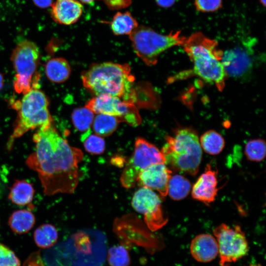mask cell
Returning <instances> with one entry per match:
<instances>
[{
  "label": "cell",
  "mask_w": 266,
  "mask_h": 266,
  "mask_svg": "<svg viewBox=\"0 0 266 266\" xmlns=\"http://www.w3.org/2000/svg\"><path fill=\"white\" fill-rule=\"evenodd\" d=\"M113 33L116 35H130L138 26L137 20L129 11L117 12L110 23Z\"/></svg>",
  "instance_id": "obj_19"
},
{
  "label": "cell",
  "mask_w": 266,
  "mask_h": 266,
  "mask_svg": "<svg viewBox=\"0 0 266 266\" xmlns=\"http://www.w3.org/2000/svg\"><path fill=\"white\" fill-rule=\"evenodd\" d=\"M213 232L218 243L221 266H228L247 254L248 242L239 225L230 228L222 223Z\"/></svg>",
  "instance_id": "obj_9"
},
{
  "label": "cell",
  "mask_w": 266,
  "mask_h": 266,
  "mask_svg": "<svg viewBox=\"0 0 266 266\" xmlns=\"http://www.w3.org/2000/svg\"><path fill=\"white\" fill-rule=\"evenodd\" d=\"M58 232L52 225L45 224L38 227L34 231L33 237L36 245L42 248L53 245L58 239Z\"/></svg>",
  "instance_id": "obj_24"
},
{
  "label": "cell",
  "mask_w": 266,
  "mask_h": 266,
  "mask_svg": "<svg viewBox=\"0 0 266 266\" xmlns=\"http://www.w3.org/2000/svg\"><path fill=\"white\" fill-rule=\"evenodd\" d=\"M82 12L83 5L77 0H56L51 5V17L60 24L70 25L76 23Z\"/></svg>",
  "instance_id": "obj_15"
},
{
  "label": "cell",
  "mask_w": 266,
  "mask_h": 266,
  "mask_svg": "<svg viewBox=\"0 0 266 266\" xmlns=\"http://www.w3.org/2000/svg\"><path fill=\"white\" fill-rule=\"evenodd\" d=\"M104 2L111 10H119L129 6L132 0H103Z\"/></svg>",
  "instance_id": "obj_31"
},
{
  "label": "cell",
  "mask_w": 266,
  "mask_h": 266,
  "mask_svg": "<svg viewBox=\"0 0 266 266\" xmlns=\"http://www.w3.org/2000/svg\"><path fill=\"white\" fill-rule=\"evenodd\" d=\"M244 152L248 160L253 162H261L265 159L266 156V142L261 138L251 139L247 142Z\"/></svg>",
  "instance_id": "obj_27"
},
{
  "label": "cell",
  "mask_w": 266,
  "mask_h": 266,
  "mask_svg": "<svg viewBox=\"0 0 266 266\" xmlns=\"http://www.w3.org/2000/svg\"><path fill=\"white\" fill-rule=\"evenodd\" d=\"M172 170L165 163L151 165L139 174L137 183L157 191L162 198L167 195L168 183L171 176Z\"/></svg>",
  "instance_id": "obj_13"
},
{
  "label": "cell",
  "mask_w": 266,
  "mask_h": 266,
  "mask_svg": "<svg viewBox=\"0 0 266 266\" xmlns=\"http://www.w3.org/2000/svg\"><path fill=\"white\" fill-rule=\"evenodd\" d=\"M81 2L86 4H89L93 2L95 0H79Z\"/></svg>",
  "instance_id": "obj_35"
},
{
  "label": "cell",
  "mask_w": 266,
  "mask_h": 266,
  "mask_svg": "<svg viewBox=\"0 0 266 266\" xmlns=\"http://www.w3.org/2000/svg\"><path fill=\"white\" fill-rule=\"evenodd\" d=\"M85 107L94 113L110 115L132 126H137L141 122V118L135 104L118 97L106 95L96 96L89 100Z\"/></svg>",
  "instance_id": "obj_10"
},
{
  "label": "cell",
  "mask_w": 266,
  "mask_h": 266,
  "mask_svg": "<svg viewBox=\"0 0 266 266\" xmlns=\"http://www.w3.org/2000/svg\"><path fill=\"white\" fill-rule=\"evenodd\" d=\"M35 221V217L31 211L21 209L14 211L11 215L8 224L14 233L22 234L31 230L33 227Z\"/></svg>",
  "instance_id": "obj_20"
},
{
  "label": "cell",
  "mask_w": 266,
  "mask_h": 266,
  "mask_svg": "<svg viewBox=\"0 0 266 266\" xmlns=\"http://www.w3.org/2000/svg\"><path fill=\"white\" fill-rule=\"evenodd\" d=\"M120 122L115 116L106 114H97L93 120V129L96 134L100 136H107L116 130Z\"/></svg>",
  "instance_id": "obj_22"
},
{
  "label": "cell",
  "mask_w": 266,
  "mask_h": 266,
  "mask_svg": "<svg viewBox=\"0 0 266 266\" xmlns=\"http://www.w3.org/2000/svg\"><path fill=\"white\" fill-rule=\"evenodd\" d=\"M156 3L163 8H169L173 6L178 0H155Z\"/></svg>",
  "instance_id": "obj_33"
},
{
  "label": "cell",
  "mask_w": 266,
  "mask_h": 266,
  "mask_svg": "<svg viewBox=\"0 0 266 266\" xmlns=\"http://www.w3.org/2000/svg\"><path fill=\"white\" fill-rule=\"evenodd\" d=\"M81 140L85 150L92 154H101L105 150L104 139L100 135L92 134L91 130L85 132L81 136Z\"/></svg>",
  "instance_id": "obj_26"
},
{
  "label": "cell",
  "mask_w": 266,
  "mask_h": 266,
  "mask_svg": "<svg viewBox=\"0 0 266 266\" xmlns=\"http://www.w3.org/2000/svg\"><path fill=\"white\" fill-rule=\"evenodd\" d=\"M250 266H261L259 265H251Z\"/></svg>",
  "instance_id": "obj_37"
},
{
  "label": "cell",
  "mask_w": 266,
  "mask_h": 266,
  "mask_svg": "<svg viewBox=\"0 0 266 266\" xmlns=\"http://www.w3.org/2000/svg\"><path fill=\"white\" fill-rule=\"evenodd\" d=\"M34 4L39 8H45L51 6L54 0H33Z\"/></svg>",
  "instance_id": "obj_32"
},
{
  "label": "cell",
  "mask_w": 266,
  "mask_h": 266,
  "mask_svg": "<svg viewBox=\"0 0 266 266\" xmlns=\"http://www.w3.org/2000/svg\"><path fill=\"white\" fill-rule=\"evenodd\" d=\"M190 249L193 257L202 263L212 261L219 253L216 238L208 233H201L195 237L191 241Z\"/></svg>",
  "instance_id": "obj_16"
},
{
  "label": "cell",
  "mask_w": 266,
  "mask_h": 266,
  "mask_svg": "<svg viewBox=\"0 0 266 266\" xmlns=\"http://www.w3.org/2000/svg\"><path fill=\"white\" fill-rule=\"evenodd\" d=\"M35 150L26 165L37 173L47 196L74 192L80 178L78 164L83 154L70 146L51 125L40 128L33 136Z\"/></svg>",
  "instance_id": "obj_1"
},
{
  "label": "cell",
  "mask_w": 266,
  "mask_h": 266,
  "mask_svg": "<svg viewBox=\"0 0 266 266\" xmlns=\"http://www.w3.org/2000/svg\"><path fill=\"white\" fill-rule=\"evenodd\" d=\"M130 257L126 248L122 245L111 247L108 252V262L110 266H129Z\"/></svg>",
  "instance_id": "obj_28"
},
{
  "label": "cell",
  "mask_w": 266,
  "mask_h": 266,
  "mask_svg": "<svg viewBox=\"0 0 266 266\" xmlns=\"http://www.w3.org/2000/svg\"><path fill=\"white\" fill-rule=\"evenodd\" d=\"M161 152L165 164L174 171L196 175L202 158V148L196 131L191 128L177 130L173 136L166 137Z\"/></svg>",
  "instance_id": "obj_4"
},
{
  "label": "cell",
  "mask_w": 266,
  "mask_h": 266,
  "mask_svg": "<svg viewBox=\"0 0 266 266\" xmlns=\"http://www.w3.org/2000/svg\"><path fill=\"white\" fill-rule=\"evenodd\" d=\"M34 193V188L30 182L18 180L11 187L8 198L13 203L23 206L32 202Z\"/></svg>",
  "instance_id": "obj_18"
},
{
  "label": "cell",
  "mask_w": 266,
  "mask_h": 266,
  "mask_svg": "<svg viewBox=\"0 0 266 266\" xmlns=\"http://www.w3.org/2000/svg\"><path fill=\"white\" fill-rule=\"evenodd\" d=\"M165 161L164 156L156 146L144 138L138 137L133 154L121 175V185L127 189L133 187L142 171L154 164H165Z\"/></svg>",
  "instance_id": "obj_8"
},
{
  "label": "cell",
  "mask_w": 266,
  "mask_h": 266,
  "mask_svg": "<svg viewBox=\"0 0 266 266\" xmlns=\"http://www.w3.org/2000/svg\"><path fill=\"white\" fill-rule=\"evenodd\" d=\"M252 41H247L223 51L221 60L227 76L240 78L253 67V50Z\"/></svg>",
  "instance_id": "obj_12"
},
{
  "label": "cell",
  "mask_w": 266,
  "mask_h": 266,
  "mask_svg": "<svg viewBox=\"0 0 266 266\" xmlns=\"http://www.w3.org/2000/svg\"><path fill=\"white\" fill-rule=\"evenodd\" d=\"M199 140L201 148L206 153L212 155L219 154L225 146L224 138L214 130L205 132L201 135Z\"/></svg>",
  "instance_id": "obj_23"
},
{
  "label": "cell",
  "mask_w": 266,
  "mask_h": 266,
  "mask_svg": "<svg viewBox=\"0 0 266 266\" xmlns=\"http://www.w3.org/2000/svg\"><path fill=\"white\" fill-rule=\"evenodd\" d=\"M137 56L147 66L155 65L159 56L174 46H182L186 37L179 31L162 34L145 26H139L130 34Z\"/></svg>",
  "instance_id": "obj_5"
},
{
  "label": "cell",
  "mask_w": 266,
  "mask_h": 266,
  "mask_svg": "<svg viewBox=\"0 0 266 266\" xmlns=\"http://www.w3.org/2000/svg\"><path fill=\"white\" fill-rule=\"evenodd\" d=\"M17 104L16 107L18 115L11 136L12 141L29 130L52 124V119L48 108V100L44 93L38 88L24 94Z\"/></svg>",
  "instance_id": "obj_6"
},
{
  "label": "cell",
  "mask_w": 266,
  "mask_h": 266,
  "mask_svg": "<svg viewBox=\"0 0 266 266\" xmlns=\"http://www.w3.org/2000/svg\"><path fill=\"white\" fill-rule=\"evenodd\" d=\"M261 3L264 6H266V0H259Z\"/></svg>",
  "instance_id": "obj_36"
},
{
  "label": "cell",
  "mask_w": 266,
  "mask_h": 266,
  "mask_svg": "<svg viewBox=\"0 0 266 266\" xmlns=\"http://www.w3.org/2000/svg\"><path fill=\"white\" fill-rule=\"evenodd\" d=\"M216 175L217 172L212 169L211 166L206 165L204 172L192 187L193 198L206 205L213 202L218 190Z\"/></svg>",
  "instance_id": "obj_14"
},
{
  "label": "cell",
  "mask_w": 266,
  "mask_h": 266,
  "mask_svg": "<svg viewBox=\"0 0 266 266\" xmlns=\"http://www.w3.org/2000/svg\"><path fill=\"white\" fill-rule=\"evenodd\" d=\"M81 77L84 87L95 96L109 95L136 103L135 79L129 64L111 62L94 64Z\"/></svg>",
  "instance_id": "obj_2"
},
{
  "label": "cell",
  "mask_w": 266,
  "mask_h": 266,
  "mask_svg": "<svg viewBox=\"0 0 266 266\" xmlns=\"http://www.w3.org/2000/svg\"><path fill=\"white\" fill-rule=\"evenodd\" d=\"M45 72L47 77L57 83L66 81L69 77L71 69L68 62L63 58L50 59L45 65Z\"/></svg>",
  "instance_id": "obj_17"
},
{
  "label": "cell",
  "mask_w": 266,
  "mask_h": 266,
  "mask_svg": "<svg viewBox=\"0 0 266 266\" xmlns=\"http://www.w3.org/2000/svg\"><path fill=\"white\" fill-rule=\"evenodd\" d=\"M20 263L14 253L0 243V266H20Z\"/></svg>",
  "instance_id": "obj_29"
},
{
  "label": "cell",
  "mask_w": 266,
  "mask_h": 266,
  "mask_svg": "<svg viewBox=\"0 0 266 266\" xmlns=\"http://www.w3.org/2000/svg\"><path fill=\"white\" fill-rule=\"evenodd\" d=\"M191 188V184L188 179L180 174H175L169 180L167 194L173 200H181L187 196Z\"/></svg>",
  "instance_id": "obj_21"
},
{
  "label": "cell",
  "mask_w": 266,
  "mask_h": 266,
  "mask_svg": "<svg viewBox=\"0 0 266 266\" xmlns=\"http://www.w3.org/2000/svg\"><path fill=\"white\" fill-rule=\"evenodd\" d=\"M94 114L85 106L74 109L71 116L74 127L80 132H85L90 130L94 118Z\"/></svg>",
  "instance_id": "obj_25"
},
{
  "label": "cell",
  "mask_w": 266,
  "mask_h": 266,
  "mask_svg": "<svg viewBox=\"0 0 266 266\" xmlns=\"http://www.w3.org/2000/svg\"><path fill=\"white\" fill-rule=\"evenodd\" d=\"M132 205L136 211L143 215L145 223L151 231L161 229L167 222L163 212L160 198L149 188L141 187L137 190Z\"/></svg>",
  "instance_id": "obj_11"
},
{
  "label": "cell",
  "mask_w": 266,
  "mask_h": 266,
  "mask_svg": "<svg viewBox=\"0 0 266 266\" xmlns=\"http://www.w3.org/2000/svg\"><path fill=\"white\" fill-rule=\"evenodd\" d=\"M182 46L193 63L194 73L222 91L227 75L221 62L223 51L217 41L199 32L186 38Z\"/></svg>",
  "instance_id": "obj_3"
},
{
  "label": "cell",
  "mask_w": 266,
  "mask_h": 266,
  "mask_svg": "<svg viewBox=\"0 0 266 266\" xmlns=\"http://www.w3.org/2000/svg\"><path fill=\"white\" fill-rule=\"evenodd\" d=\"M40 59L37 45L29 40L19 42L14 48L11 56L16 72L14 88L19 94H26L38 88L39 75L37 72Z\"/></svg>",
  "instance_id": "obj_7"
},
{
  "label": "cell",
  "mask_w": 266,
  "mask_h": 266,
  "mask_svg": "<svg viewBox=\"0 0 266 266\" xmlns=\"http://www.w3.org/2000/svg\"><path fill=\"white\" fill-rule=\"evenodd\" d=\"M3 85V78L1 74L0 73V90L2 88Z\"/></svg>",
  "instance_id": "obj_34"
},
{
  "label": "cell",
  "mask_w": 266,
  "mask_h": 266,
  "mask_svg": "<svg viewBox=\"0 0 266 266\" xmlns=\"http://www.w3.org/2000/svg\"><path fill=\"white\" fill-rule=\"evenodd\" d=\"M194 4L199 11L214 12L222 7V0H195Z\"/></svg>",
  "instance_id": "obj_30"
}]
</instances>
